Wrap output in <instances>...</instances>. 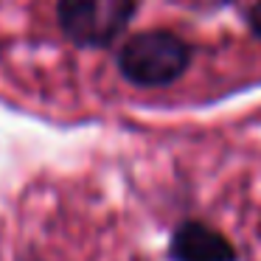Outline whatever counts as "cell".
Instances as JSON below:
<instances>
[{"instance_id":"cell-1","label":"cell","mask_w":261,"mask_h":261,"mask_svg":"<svg viewBox=\"0 0 261 261\" xmlns=\"http://www.w3.org/2000/svg\"><path fill=\"white\" fill-rule=\"evenodd\" d=\"M191 65V45L171 31H143L124 42L118 70L138 87H166Z\"/></svg>"},{"instance_id":"cell-2","label":"cell","mask_w":261,"mask_h":261,"mask_svg":"<svg viewBox=\"0 0 261 261\" xmlns=\"http://www.w3.org/2000/svg\"><path fill=\"white\" fill-rule=\"evenodd\" d=\"M135 14V0H59L57 17L79 48H107Z\"/></svg>"},{"instance_id":"cell-3","label":"cell","mask_w":261,"mask_h":261,"mask_svg":"<svg viewBox=\"0 0 261 261\" xmlns=\"http://www.w3.org/2000/svg\"><path fill=\"white\" fill-rule=\"evenodd\" d=\"M171 261H239L236 247L225 233L205 222L188 219L174 227L169 242Z\"/></svg>"},{"instance_id":"cell-4","label":"cell","mask_w":261,"mask_h":261,"mask_svg":"<svg viewBox=\"0 0 261 261\" xmlns=\"http://www.w3.org/2000/svg\"><path fill=\"white\" fill-rule=\"evenodd\" d=\"M250 25H253V34L261 40V0L250 9Z\"/></svg>"}]
</instances>
